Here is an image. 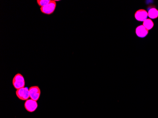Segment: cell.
<instances>
[{"instance_id": "cell-1", "label": "cell", "mask_w": 158, "mask_h": 118, "mask_svg": "<svg viewBox=\"0 0 158 118\" xmlns=\"http://www.w3.org/2000/svg\"><path fill=\"white\" fill-rule=\"evenodd\" d=\"M12 84L14 87L17 90L21 88L24 87L25 81L23 76L21 74H17L12 80Z\"/></svg>"}, {"instance_id": "cell-2", "label": "cell", "mask_w": 158, "mask_h": 118, "mask_svg": "<svg viewBox=\"0 0 158 118\" xmlns=\"http://www.w3.org/2000/svg\"><path fill=\"white\" fill-rule=\"evenodd\" d=\"M56 7V1H51L50 2L44 7H41L40 10L43 14L50 15L54 13Z\"/></svg>"}, {"instance_id": "cell-3", "label": "cell", "mask_w": 158, "mask_h": 118, "mask_svg": "<svg viewBox=\"0 0 158 118\" xmlns=\"http://www.w3.org/2000/svg\"><path fill=\"white\" fill-rule=\"evenodd\" d=\"M16 95L19 99L23 101H27L30 98L29 89L25 87L17 90Z\"/></svg>"}, {"instance_id": "cell-4", "label": "cell", "mask_w": 158, "mask_h": 118, "mask_svg": "<svg viewBox=\"0 0 158 118\" xmlns=\"http://www.w3.org/2000/svg\"><path fill=\"white\" fill-rule=\"evenodd\" d=\"M25 109L28 112H34L38 107V104L37 101H35L31 99H28L26 101L24 104Z\"/></svg>"}, {"instance_id": "cell-5", "label": "cell", "mask_w": 158, "mask_h": 118, "mask_svg": "<svg viewBox=\"0 0 158 118\" xmlns=\"http://www.w3.org/2000/svg\"><path fill=\"white\" fill-rule=\"evenodd\" d=\"M30 98L38 101L41 95V90L38 86H32L29 88Z\"/></svg>"}, {"instance_id": "cell-6", "label": "cell", "mask_w": 158, "mask_h": 118, "mask_svg": "<svg viewBox=\"0 0 158 118\" xmlns=\"http://www.w3.org/2000/svg\"><path fill=\"white\" fill-rule=\"evenodd\" d=\"M148 17V12L145 10L141 9L136 11L135 17L136 20L139 21H144L147 19Z\"/></svg>"}, {"instance_id": "cell-7", "label": "cell", "mask_w": 158, "mask_h": 118, "mask_svg": "<svg viewBox=\"0 0 158 118\" xmlns=\"http://www.w3.org/2000/svg\"><path fill=\"white\" fill-rule=\"evenodd\" d=\"M136 34L138 37L141 38H145L149 33V31L143 25L137 26L135 29Z\"/></svg>"}, {"instance_id": "cell-8", "label": "cell", "mask_w": 158, "mask_h": 118, "mask_svg": "<svg viewBox=\"0 0 158 118\" xmlns=\"http://www.w3.org/2000/svg\"><path fill=\"white\" fill-rule=\"evenodd\" d=\"M148 17L152 19H155L158 17V10L155 8H151L149 10Z\"/></svg>"}, {"instance_id": "cell-9", "label": "cell", "mask_w": 158, "mask_h": 118, "mask_svg": "<svg viewBox=\"0 0 158 118\" xmlns=\"http://www.w3.org/2000/svg\"><path fill=\"white\" fill-rule=\"evenodd\" d=\"M143 25L149 31V30L152 29V27L154 26V23L152 20V19L147 18L143 21Z\"/></svg>"}, {"instance_id": "cell-10", "label": "cell", "mask_w": 158, "mask_h": 118, "mask_svg": "<svg viewBox=\"0 0 158 118\" xmlns=\"http://www.w3.org/2000/svg\"><path fill=\"white\" fill-rule=\"evenodd\" d=\"M51 1V0H38L37 3L38 5L41 7H44L48 4Z\"/></svg>"}]
</instances>
